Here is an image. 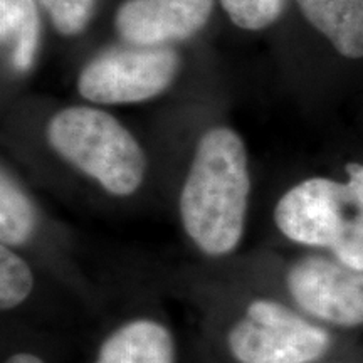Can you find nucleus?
<instances>
[{"label":"nucleus","instance_id":"nucleus-11","mask_svg":"<svg viewBox=\"0 0 363 363\" xmlns=\"http://www.w3.org/2000/svg\"><path fill=\"white\" fill-rule=\"evenodd\" d=\"M0 38L13 71L33 69L40 44V17L34 0H0Z\"/></svg>","mask_w":363,"mask_h":363},{"label":"nucleus","instance_id":"nucleus-3","mask_svg":"<svg viewBox=\"0 0 363 363\" xmlns=\"http://www.w3.org/2000/svg\"><path fill=\"white\" fill-rule=\"evenodd\" d=\"M207 266L216 274L283 299L294 310L326 326H363V271L345 266L326 252L294 257L257 249Z\"/></svg>","mask_w":363,"mask_h":363},{"label":"nucleus","instance_id":"nucleus-2","mask_svg":"<svg viewBox=\"0 0 363 363\" xmlns=\"http://www.w3.org/2000/svg\"><path fill=\"white\" fill-rule=\"evenodd\" d=\"M251 192L244 140L227 126L207 130L195 145L177 197V217L192 261L216 264L239 256Z\"/></svg>","mask_w":363,"mask_h":363},{"label":"nucleus","instance_id":"nucleus-13","mask_svg":"<svg viewBox=\"0 0 363 363\" xmlns=\"http://www.w3.org/2000/svg\"><path fill=\"white\" fill-rule=\"evenodd\" d=\"M229 19L244 30H262L274 24L286 0H220Z\"/></svg>","mask_w":363,"mask_h":363},{"label":"nucleus","instance_id":"nucleus-9","mask_svg":"<svg viewBox=\"0 0 363 363\" xmlns=\"http://www.w3.org/2000/svg\"><path fill=\"white\" fill-rule=\"evenodd\" d=\"M212 11L214 0H126L115 27L126 44L169 45L203 29Z\"/></svg>","mask_w":363,"mask_h":363},{"label":"nucleus","instance_id":"nucleus-4","mask_svg":"<svg viewBox=\"0 0 363 363\" xmlns=\"http://www.w3.org/2000/svg\"><path fill=\"white\" fill-rule=\"evenodd\" d=\"M45 143L59 160L108 197L131 199L147 182L143 147L126 126L99 108L57 111L45 126Z\"/></svg>","mask_w":363,"mask_h":363},{"label":"nucleus","instance_id":"nucleus-6","mask_svg":"<svg viewBox=\"0 0 363 363\" xmlns=\"http://www.w3.org/2000/svg\"><path fill=\"white\" fill-rule=\"evenodd\" d=\"M281 238L363 271V225L347 182L310 177L281 195L272 212Z\"/></svg>","mask_w":363,"mask_h":363},{"label":"nucleus","instance_id":"nucleus-17","mask_svg":"<svg viewBox=\"0 0 363 363\" xmlns=\"http://www.w3.org/2000/svg\"><path fill=\"white\" fill-rule=\"evenodd\" d=\"M194 363H202L201 360H199V358H197V357H195V353H194Z\"/></svg>","mask_w":363,"mask_h":363},{"label":"nucleus","instance_id":"nucleus-16","mask_svg":"<svg viewBox=\"0 0 363 363\" xmlns=\"http://www.w3.org/2000/svg\"><path fill=\"white\" fill-rule=\"evenodd\" d=\"M345 172L348 175V187H350L353 202H355L358 217L363 225V163L350 162L345 165Z\"/></svg>","mask_w":363,"mask_h":363},{"label":"nucleus","instance_id":"nucleus-10","mask_svg":"<svg viewBox=\"0 0 363 363\" xmlns=\"http://www.w3.org/2000/svg\"><path fill=\"white\" fill-rule=\"evenodd\" d=\"M306 21L342 56L363 57V0H296Z\"/></svg>","mask_w":363,"mask_h":363},{"label":"nucleus","instance_id":"nucleus-8","mask_svg":"<svg viewBox=\"0 0 363 363\" xmlns=\"http://www.w3.org/2000/svg\"><path fill=\"white\" fill-rule=\"evenodd\" d=\"M88 363H190L174 321L153 298L138 293L104 320Z\"/></svg>","mask_w":363,"mask_h":363},{"label":"nucleus","instance_id":"nucleus-1","mask_svg":"<svg viewBox=\"0 0 363 363\" xmlns=\"http://www.w3.org/2000/svg\"><path fill=\"white\" fill-rule=\"evenodd\" d=\"M155 286L192 310L199 326L194 353L202 363H321L337 343L333 331L283 299L201 262L162 271Z\"/></svg>","mask_w":363,"mask_h":363},{"label":"nucleus","instance_id":"nucleus-14","mask_svg":"<svg viewBox=\"0 0 363 363\" xmlns=\"http://www.w3.org/2000/svg\"><path fill=\"white\" fill-rule=\"evenodd\" d=\"M0 363H56L48 347L30 331L11 323L2 325Z\"/></svg>","mask_w":363,"mask_h":363},{"label":"nucleus","instance_id":"nucleus-15","mask_svg":"<svg viewBox=\"0 0 363 363\" xmlns=\"http://www.w3.org/2000/svg\"><path fill=\"white\" fill-rule=\"evenodd\" d=\"M62 35H78L88 27L98 0H39Z\"/></svg>","mask_w":363,"mask_h":363},{"label":"nucleus","instance_id":"nucleus-7","mask_svg":"<svg viewBox=\"0 0 363 363\" xmlns=\"http://www.w3.org/2000/svg\"><path fill=\"white\" fill-rule=\"evenodd\" d=\"M179 69L180 56L170 45H116L83 67L78 91L98 104L147 101L169 89Z\"/></svg>","mask_w":363,"mask_h":363},{"label":"nucleus","instance_id":"nucleus-18","mask_svg":"<svg viewBox=\"0 0 363 363\" xmlns=\"http://www.w3.org/2000/svg\"><path fill=\"white\" fill-rule=\"evenodd\" d=\"M321 363H330V362H321ZM331 363H335V362H331Z\"/></svg>","mask_w":363,"mask_h":363},{"label":"nucleus","instance_id":"nucleus-5","mask_svg":"<svg viewBox=\"0 0 363 363\" xmlns=\"http://www.w3.org/2000/svg\"><path fill=\"white\" fill-rule=\"evenodd\" d=\"M0 244L29 257L84 310L99 315L106 308L104 288L86 269L83 254L71 239L51 233L38 202L6 163L0 170Z\"/></svg>","mask_w":363,"mask_h":363},{"label":"nucleus","instance_id":"nucleus-12","mask_svg":"<svg viewBox=\"0 0 363 363\" xmlns=\"http://www.w3.org/2000/svg\"><path fill=\"white\" fill-rule=\"evenodd\" d=\"M45 283H51L29 257L16 249L0 244V313L12 320L21 316Z\"/></svg>","mask_w":363,"mask_h":363}]
</instances>
